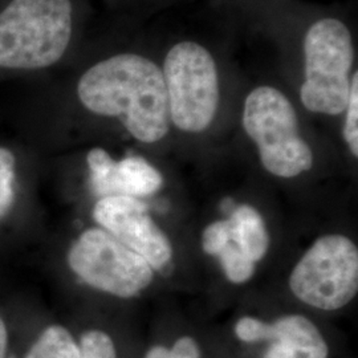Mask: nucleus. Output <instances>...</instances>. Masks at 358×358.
I'll use <instances>...</instances> for the list:
<instances>
[{"label":"nucleus","mask_w":358,"mask_h":358,"mask_svg":"<svg viewBox=\"0 0 358 358\" xmlns=\"http://www.w3.org/2000/svg\"><path fill=\"white\" fill-rule=\"evenodd\" d=\"M80 103L93 115L117 118L140 142L166 137L170 113L162 71L137 53H117L103 59L80 76Z\"/></svg>","instance_id":"obj_1"},{"label":"nucleus","mask_w":358,"mask_h":358,"mask_svg":"<svg viewBox=\"0 0 358 358\" xmlns=\"http://www.w3.org/2000/svg\"><path fill=\"white\" fill-rule=\"evenodd\" d=\"M73 34L72 0H0V76L34 75L59 64Z\"/></svg>","instance_id":"obj_2"},{"label":"nucleus","mask_w":358,"mask_h":358,"mask_svg":"<svg viewBox=\"0 0 358 358\" xmlns=\"http://www.w3.org/2000/svg\"><path fill=\"white\" fill-rule=\"evenodd\" d=\"M243 128L272 176L294 178L313 166V153L300 134L294 105L280 90L264 85L247 96Z\"/></svg>","instance_id":"obj_3"},{"label":"nucleus","mask_w":358,"mask_h":358,"mask_svg":"<svg viewBox=\"0 0 358 358\" xmlns=\"http://www.w3.org/2000/svg\"><path fill=\"white\" fill-rule=\"evenodd\" d=\"M304 57L306 78L300 90L303 105L320 115L345 112L355 59L348 27L333 17L317 20L304 38Z\"/></svg>","instance_id":"obj_4"},{"label":"nucleus","mask_w":358,"mask_h":358,"mask_svg":"<svg viewBox=\"0 0 358 358\" xmlns=\"http://www.w3.org/2000/svg\"><path fill=\"white\" fill-rule=\"evenodd\" d=\"M170 121L182 131L201 133L217 115L219 80L211 53L198 43L180 41L164 64Z\"/></svg>","instance_id":"obj_5"},{"label":"nucleus","mask_w":358,"mask_h":358,"mask_svg":"<svg viewBox=\"0 0 358 358\" xmlns=\"http://www.w3.org/2000/svg\"><path fill=\"white\" fill-rule=\"evenodd\" d=\"M289 288L303 303L322 310L349 304L358 292V250L344 235L319 238L296 264Z\"/></svg>","instance_id":"obj_6"},{"label":"nucleus","mask_w":358,"mask_h":358,"mask_svg":"<svg viewBox=\"0 0 358 358\" xmlns=\"http://www.w3.org/2000/svg\"><path fill=\"white\" fill-rule=\"evenodd\" d=\"M68 264L94 289L130 299L153 282L152 266L103 229L84 231L68 252Z\"/></svg>","instance_id":"obj_7"},{"label":"nucleus","mask_w":358,"mask_h":358,"mask_svg":"<svg viewBox=\"0 0 358 358\" xmlns=\"http://www.w3.org/2000/svg\"><path fill=\"white\" fill-rule=\"evenodd\" d=\"M93 217L101 229L141 255L153 269H162L173 256L164 231L138 198L110 195L101 198L93 208Z\"/></svg>","instance_id":"obj_8"},{"label":"nucleus","mask_w":358,"mask_h":358,"mask_svg":"<svg viewBox=\"0 0 358 358\" xmlns=\"http://www.w3.org/2000/svg\"><path fill=\"white\" fill-rule=\"evenodd\" d=\"M235 334L244 343L271 341L264 358H327L329 355L317 327L300 315L284 316L273 324L243 317L235 325Z\"/></svg>","instance_id":"obj_9"},{"label":"nucleus","mask_w":358,"mask_h":358,"mask_svg":"<svg viewBox=\"0 0 358 358\" xmlns=\"http://www.w3.org/2000/svg\"><path fill=\"white\" fill-rule=\"evenodd\" d=\"M90 186L101 198L127 195L133 198L149 196L158 192L164 178L145 158L129 155L115 161L101 148L92 149L87 155Z\"/></svg>","instance_id":"obj_10"},{"label":"nucleus","mask_w":358,"mask_h":358,"mask_svg":"<svg viewBox=\"0 0 358 358\" xmlns=\"http://www.w3.org/2000/svg\"><path fill=\"white\" fill-rule=\"evenodd\" d=\"M231 241L254 263L262 260L268 251V232L264 220L254 207H236L230 219Z\"/></svg>","instance_id":"obj_11"},{"label":"nucleus","mask_w":358,"mask_h":358,"mask_svg":"<svg viewBox=\"0 0 358 358\" xmlns=\"http://www.w3.org/2000/svg\"><path fill=\"white\" fill-rule=\"evenodd\" d=\"M24 358H81L80 346L68 329L51 325L38 336Z\"/></svg>","instance_id":"obj_12"},{"label":"nucleus","mask_w":358,"mask_h":358,"mask_svg":"<svg viewBox=\"0 0 358 358\" xmlns=\"http://www.w3.org/2000/svg\"><path fill=\"white\" fill-rule=\"evenodd\" d=\"M217 257L226 278L231 282L242 284L248 282L255 273V263L234 243L227 244Z\"/></svg>","instance_id":"obj_13"},{"label":"nucleus","mask_w":358,"mask_h":358,"mask_svg":"<svg viewBox=\"0 0 358 358\" xmlns=\"http://www.w3.org/2000/svg\"><path fill=\"white\" fill-rule=\"evenodd\" d=\"M16 158L15 154L0 146V217H6L15 201Z\"/></svg>","instance_id":"obj_14"},{"label":"nucleus","mask_w":358,"mask_h":358,"mask_svg":"<svg viewBox=\"0 0 358 358\" xmlns=\"http://www.w3.org/2000/svg\"><path fill=\"white\" fill-rule=\"evenodd\" d=\"M81 358H117L113 340L103 331H88L80 340Z\"/></svg>","instance_id":"obj_15"},{"label":"nucleus","mask_w":358,"mask_h":358,"mask_svg":"<svg viewBox=\"0 0 358 358\" xmlns=\"http://www.w3.org/2000/svg\"><path fill=\"white\" fill-rule=\"evenodd\" d=\"M345 127H344V138L349 146L350 153L356 158L358 157V73L352 75V87L349 101L346 105Z\"/></svg>","instance_id":"obj_16"},{"label":"nucleus","mask_w":358,"mask_h":358,"mask_svg":"<svg viewBox=\"0 0 358 358\" xmlns=\"http://www.w3.org/2000/svg\"><path fill=\"white\" fill-rule=\"evenodd\" d=\"M231 242L229 220H217L208 224L202 235V247L208 255H219V252Z\"/></svg>","instance_id":"obj_17"},{"label":"nucleus","mask_w":358,"mask_h":358,"mask_svg":"<svg viewBox=\"0 0 358 358\" xmlns=\"http://www.w3.org/2000/svg\"><path fill=\"white\" fill-rule=\"evenodd\" d=\"M170 352L174 358H201L199 346L192 337H180Z\"/></svg>","instance_id":"obj_18"},{"label":"nucleus","mask_w":358,"mask_h":358,"mask_svg":"<svg viewBox=\"0 0 358 358\" xmlns=\"http://www.w3.org/2000/svg\"><path fill=\"white\" fill-rule=\"evenodd\" d=\"M7 346H8V332L6 322L0 317V358H7Z\"/></svg>","instance_id":"obj_19"},{"label":"nucleus","mask_w":358,"mask_h":358,"mask_svg":"<svg viewBox=\"0 0 358 358\" xmlns=\"http://www.w3.org/2000/svg\"><path fill=\"white\" fill-rule=\"evenodd\" d=\"M145 358H174L170 349L165 346H154L152 348Z\"/></svg>","instance_id":"obj_20"}]
</instances>
